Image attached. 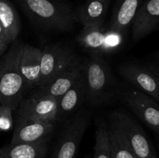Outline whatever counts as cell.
Instances as JSON below:
<instances>
[{
    "mask_svg": "<svg viewBox=\"0 0 159 158\" xmlns=\"http://www.w3.org/2000/svg\"><path fill=\"white\" fill-rule=\"evenodd\" d=\"M137 158H138V157H137Z\"/></svg>",
    "mask_w": 159,
    "mask_h": 158,
    "instance_id": "cell-28",
    "label": "cell"
},
{
    "mask_svg": "<svg viewBox=\"0 0 159 158\" xmlns=\"http://www.w3.org/2000/svg\"><path fill=\"white\" fill-rule=\"evenodd\" d=\"M84 60L79 59L74 64L61 72L51 81L40 87L37 91L58 99L69 90L83 73Z\"/></svg>",
    "mask_w": 159,
    "mask_h": 158,
    "instance_id": "cell-13",
    "label": "cell"
},
{
    "mask_svg": "<svg viewBox=\"0 0 159 158\" xmlns=\"http://www.w3.org/2000/svg\"><path fill=\"white\" fill-rule=\"evenodd\" d=\"M119 74L138 90L145 93L159 103V77L144 65L127 63L118 68Z\"/></svg>",
    "mask_w": 159,
    "mask_h": 158,
    "instance_id": "cell-10",
    "label": "cell"
},
{
    "mask_svg": "<svg viewBox=\"0 0 159 158\" xmlns=\"http://www.w3.org/2000/svg\"><path fill=\"white\" fill-rule=\"evenodd\" d=\"M141 0H118L113 10L109 29L125 33L132 24Z\"/></svg>",
    "mask_w": 159,
    "mask_h": 158,
    "instance_id": "cell-16",
    "label": "cell"
},
{
    "mask_svg": "<svg viewBox=\"0 0 159 158\" xmlns=\"http://www.w3.org/2000/svg\"><path fill=\"white\" fill-rule=\"evenodd\" d=\"M49 138L34 143L11 144L0 149V158H45Z\"/></svg>",
    "mask_w": 159,
    "mask_h": 158,
    "instance_id": "cell-17",
    "label": "cell"
},
{
    "mask_svg": "<svg viewBox=\"0 0 159 158\" xmlns=\"http://www.w3.org/2000/svg\"><path fill=\"white\" fill-rule=\"evenodd\" d=\"M24 43L16 40L1 60L0 71V105H10L16 111L23 100L26 88L19 64Z\"/></svg>",
    "mask_w": 159,
    "mask_h": 158,
    "instance_id": "cell-3",
    "label": "cell"
},
{
    "mask_svg": "<svg viewBox=\"0 0 159 158\" xmlns=\"http://www.w3.org/2000/svg\"><path fill=\"white\" fill-rule=\"evenodd\" d=\"M30 21L46 31L67 32L78 23L75 12L57 0H17Z\"/></svg>",
    "mask_w": 159,
    "mask_h": 158,
    "instance_id": "cell-1",
    "label": "cell"
},
{
    "mask_svg": "<svg viewBox=\"0 0 159 158\" xmlns=\"http://www.w3.org/2000/svg\"><path fill=\"white\" fill-rule=\"evenodd\" d=\"M119 125L138 158H158L145 132L133 116L123 111H114L110 116Z\"/></svg>",
    "mask_w": 159,
    "mask_h": 158,
    "instance_id": "cell-5",
    "label": "cell"
},
{
    "mask_svg": "<svg viewBox=\"0 0 159 158\" xmlns=\"http://www.w3.org/2000/svg\"><path fill=\"white\" fill-rule=\"evenodd\" d=\"M57 99L38 91L23 99L17 108V115L35 120L56 122Z\"/></svg>",
    "mask_w": 159,
    "mask_h": 158,
    "instance_id": "cell-8",
    "label": "cell"
},
{
    "mask_svg": "<svg viewBox=\"0 0 159 158\" xmlns=\"http://www.w3.org/2000/svg\"><path fill=\"white\" fill-rule=\"evenodd\" d=\"M80 57L74 50L61 43L48 45L42 50L40 77L37 88L43 86L54 77L74 64Z\"/></svg>",
    "mask_w": 159,
    "mask_h": 158,
    "instance_id": "cell-4",
    "label": "cell"
},
{
    "mask_svg": "<svg viewBox=\"0 0 159 158\" xmlns=\"http://www.w3.org/2000/svg\"><path fill=\"white\" fill-rule=\"evenodd\" d=\"M157 135H158V136H159V134H157Z\"/></svg>",
    "mask_w": 159,
    "mask_h": 158,
    "instance_id": "cell-27",
    "label": "cell"
},
{
    "mask_svg": "<svg viewBox=\"0 0 159 158\" xmlns=\"http://www.w3.org/2000/svg\"><path fill=\"white\" fill-rule=\"evenodd\" d=\"M144 66L148 71L159 77V50L152 54V57Z\"/></svg>",
    "mask_w": 159,
    "mask_h": 158,
    "instance_id": "cell-24",
    "label": "cell"
},
{
    "mask_svg": "<svg viewBox=\"0 0 159 158\" xmlns=\"http://www.w3.org/2000/svg\"><path fill=\"white\" fill-rule=\"evenodd\" d=\"M90 120L89 113L80 111L65 125L51 158H74Z\"/></svg>",
    "mask_w": 159,
    "mask_h": 158,
    "instance_id": "cell-6",
    "label": "cell"
},
{
    "mask_svg": "<svg viewBox=\"0 0 159 158\" xmlns=\"http://www.w3.org/2000/svg\"><path fill=\"white\" fill-rule=\"evenodd\" d=\"M110 0H86L76 13L77 21L83 26H102Z\"/></svg>",
    "mask_w": 159,
    "mask_h": 158,
    "instance_id": "cell-15",
    "label": "cell"
},
{
    "mask_svg": "<svg viewBox=\"0 0 159 158\" xmlns=\"http://www.w3.org/2000/svg\"><path fill=\"white\" fill-rule=\"evenodd\" d=\"M93 158H112L108 126L105 120L102 119L96 120V144Z\"/></svg>",
    "mask_w": 159,
    "mask_h": 158,
    "instance_id": "cell-21",
    "label": "cell"
},
{
    "mask_svg": "<svg viewBox=\"0 0 159 158\" xmlns=\"http://www.w3.org/2000/svg\"><path fill=\"white\" fill-rule=\"evenodd\" d=\"M54 123L35 120L16 115L11 144L34 143L50 137Z\"/></svg>",
    "mask_w": 159,
    "mask_h": 158,
    "instance_id": "cell-9",
    "label": "cell"
},
{
    "mask_svg": "<svg viewBox=\"0 0 159 158\" xmlns=\"http://www.w3.org/2000/svg\"><path fill=\"white\" fill-rule=\"evenodd\" d=\"M41 58L42 50L30 44L23 45L19 68L24 80L26 89L38 87Z\"/></svg>",
    "mask_w": 159,
    "mask_h": 158,
    "instance_id": "cell-12",
    "label": "cell"
},
{
    "mask_svg": "<svg viewBox=\"0 0 159 158\" xmlns=\"http://www.w3.org/2000/svg\"><path fill=\"white\" fill-rule=\"evenodd\" d=\"M0 25L10 44L17 40L21 22L16 9L9 0H0Z\"/></svg>",
    "mask_w": 159,
    "mask_h": 158,
    "instance_id": "cell-18",
    "label": "cell"
},
{
    "mask_svg": "<svg viewBox=\"0 0 159 158\" xmlns=\"http://www.w3.org/2000/svg\"><path fill=\"white\" fill-rule=\"evenodd\" d=\"M0 71H1V60H0Z\"/></svg>",
    "mask_w": 159,
    "mask_h": 158,
    "instance_id": "cell-26",
    "label": "cell"
},
{
    "mask_svg": "<svg viewBox=\"0 0 159 158\" xmlns=\"http://www.w3.org/2000/svg\"><path fill=\"white\" fill-rule=\"evenodd\" d=\"M107 126L112 158H137L124 132L112 118Z\"/></svg>",
    "mask_w": 159,
    "mask_h": 158,
    "instance_id": "cell-20",
    "label": "cell"
},
{
    "mask_svg": "<svg viewBox=\"0 0 159 158\" xmlns=\"http://www.w3.org/2000/svg\"><path fill=\"white\" fill-rule=\"evenodd\" d=\"M84 75L87 103L92 106H100L111 102L117 92V83L103 57L90 55L84 60Z\"/></svg>",
    "mask_w": 159,
    "mask_h": 158,
    "instance_id": "cell-2",
    "label": "cell"
},
{
    "mask_svg": "<svg viewBox=\"0 0 159 158\" xmlns=\"http://www.w3.org/2000/svg\"><path fill=\"white\" fill-rule=\"evenodd\" d=\"M106 32L107 29L103 26H83L82 32L76 37V40L90 55L100 56L105 41Z\"/></svg>",
    "mask_w": 159,
    "mask_h": 158,
    "instance_id": "cell-19",
    "label": "cell"
},
{
    "mask_svg": "<svg viewBox=\"0 0 159 158\" xmlns=\"http://www.w3.org/2000/svg\"><path fill=\"white\" fill-rule=\"evenodd\" d=\"M125 33L117 30L107 29L105 41L101 50L100 56L103 57L106 54H110L117 50L122 46L124 41Z\"/></svg>",
    "mask_w": 159,
    "mask_h": 158,
    "instance_id": "cell-22",
    "label": "cell"
},
{
    "mask_svg": "<svg viewBox=\"0 0 159 158\" xmlns=\"http://www.w3.org/2000/svg\"><path fill=\"white\" fill-rule=\"evenodd\" d=\"M86 84L83 73L74 85L57 99V111L56 122L66 119L75 112L85 102Z\"/></svg>",
    "mask_w": 159,
    "mask_h": 158,
    "instance_id": "cell-14",
    "label": "cell"
},
{
    "mask_svg": "<svg viewBox=\"0 0 159 158\" xmlns=\"http://www.w3.org/2000/svg\"><path fill=\"white\" fill-rule=\"evenodd\" d=\"M159 24V0H146L138 9L132 23V40L147 37Z\"/></svg>",
    "mask_w": 159,
    "mask_h": 158,
    "instance_id": "cell-11",
    "label": "cell"
},
{
    "mask_svg": "<svg viewBox=\"0 0 159 158\" xmlns=\"http://www.w3.org/2000/svg\"><path fill=\"white\" fill-rule=\"evenodd\" d=\"M122 99L131 111L150 129L159 134V103L138 89L129 88Z\"/></svg>",
    "mask_w": 159,
    "mask_h": 158,
    "instance_id": "cell-7",
    "label": "cell"
},
{
    "mask_svg": "<svg viewBox=\"0 0 159 158\" xmlns=\"http://www.w3.org/2000/svg\"><path fill=\"white\" fill-rule=\"evenodd\" d=\"M9 45H10V43H9L7 37H6L2 27L0 25V55H2L4 53H6V51L9 48Z\"/></svg>",
    "mask_w": 159,
    "mask_h": 158,
    "instance_id": "cell-25",
    "label": "cell"
},
{
    "mask_svg": "<svg viewBox=\"0 0 159 158\" xmlns=\"http://www.w3.org/2000/svg\"><path fill=\"white\" fill-rule=\"evenodd\" d=\"M13 112L10 105H0V132H7L13 128Z\"/></svg>",
    "mask_w": 159,
    "mask_h": 158,
    "instance_id": "cell-23",
    "label": "cell"
}]
</instances>
